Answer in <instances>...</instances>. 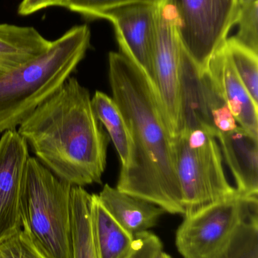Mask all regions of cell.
<instances>
[{
	"label": "cell",
	"mask_w": 258,
	"mask_h": 258,
	"mask_svg": "<svg viewBox=\"0 0 258 258\" xmlns=\"http://www.w3.org/2000/svg\"><path fill=\"white\" fill-rule=\"evenodd\" d=\"M109 77L112 98L132 141L130 160L121 167L117 189L183 216L174 138L151 81L118 52L109 53Z\"/></svg>",
	"instance_id": "1"
},
{
	"label": "cell",
	"mask_w": 258,
	"mask_h": 258,
	"mask_svg": "<svg viewBox=\"0 0 258 258\" xmlns=\"http://www.w3.org/2000/svg\"><path fill=\"white\" fill-rule=\"evenodd\" d=\"M17 131L36 159L61 180L81 187L101 183L109 138L89 90L77 79L69 77Z\"/></svg>",
	"instance_id": "2"
},
{
	"label": "cell",
	"mask_w": 258,
	"mask_h": 258,
	"mask_svg": "<svg viewBox=\"0 0 258 258\" xmlns=\"http://www.w3.org/2000/svg\"><path fill=\"white\" fill-rule=\"evenodd\" d=\"M90 37L86 24L74 26L46 51L0 78V133L18 128L62 87L84 58Z\"/></svg>",
	"instance_id": "3"
},
{
	"label": "cell",
	"mask_w": 258,
	"mask_h": 258,
	"mask_svg": "<svg viewBox=\"0 0 258 258\" xmlns=\"http://www.w3.org/2000/svg\"><path fill=\"white\" fill-rule=\"evenodd\" d=\"M71 187L29 157L20 198L21 227L48 258H71Z\"/></svg>",
	"instance_id": "4"
},
{
	"label": "cell",
	"mask_w": 258,
	"mask_h": 258,
	"mask_svg": "<svg viewBox=\"0 0 258 258\" xmlns=\"http://www.w3.org/2000/svg\"><path fill=\"white\" fill-rule=\"evenodd\" d=\"M216 139L213 132L203 128L182 132L174 138L184 218L239 194L226 177Z\"/></svg>",
	"instance_id": "5"
},
{
	"label": "cell",
	"mask_w": 258,
	"mask_h": 258,
	"mask_svg": "<svg viewBox=\"0 0 258 258\" xmlns=\"http://www.w3.org/2000/svg\"><path fill=\"white\" fill-rule=\"evenodd\" d=\"M182 46L201 71L234 25L239 0H168Z\"/></svg>",
	"instance_id": "6"
},
{
	"label": "cell",
	"mask_w": 258,
	"mask_h": 258,
	"mask_svg": "<svg viewBox=\"0 0 258 258\" xmlns=\"http://www.w3.org/2000/svg\"><path fill=\"white\" fill-rule=\"evenodd\" d=\"M257 197L237 195L184 218L176 233L183 258H214L239 222L257 206Z\"/></svg>",
	"instance_id": "7"
},
{
	"label": "cell",
	"mask_w": 258,
	"mask_h": 258,
	"mask_svg": "<svg viewBox=\"0 0 258 258\" xmlns=\"http://www.w3.org/2000/svg\"><path fill=\"white\" fill-rule=\"evenodd\" d=\"M182 48L174 12L167 0L156 6L152 86L173 138L180 125Z\"/></svg>",
	"instance_id": "8"
},
{
	"label": "cell",
	"mask_w": 258,
	"mask_h": 258,
	"mask_svg": "<svg viewBox=\"0 0 258 258\" xmlns=\"http://www.w3.org/2000/svg\"><path fill=\"white\" fill-rule=\"evenodd\" d=\"M156 6L147 3L126 5L105 12L100 18L112 23L121 54L142 71L151 84Z\"/></svg>",
	"instance_id": "9"
},
{
	"label": "cell",
	"mask_w": 258,
	"mask_h": 258,
	"mask_svg": "<svg viewBox=\"0 0 258 258\" xmlns=\"http://www.w3.org/2000/svg\"><path fill=\"white\" fill-rule=\"evenodd\" d=\"M224 104L226 103L207 69L200 70L184 48H182L180 125L177 135L186 131L203 128L213 132L217 138L218 132L214 127L213 114Z\"/></svg>",
	"instance_id": "10"
},
{
	"label": "cell",
	"mask_w": 258,
	"mask_h": 258,
	"mask_svg": "<svg viewBox=\"0 0 258 258\" xmlns=\"http://www.w3.org/2000/svg\"><path fill=\"white\" fill-rule=\"evenodd\" d=\"M29 157L18 131L5 132L0 138V239L22 229L20 198Z\"/></svg>",
	"instance_id": "11"
},
{
	"label": "cell",
	"mask_w": 258,
	"mask_h": 258,
	"mask_svg": "<svg viewBox=\"0 0 258 258\" xmlns=\"http://www.w3.org/2000/svg\"><path fill=\"white\" fill-rule=\"evenodd\" d=\"M206 69L237 123L258 138V104L235 71L224 43L212 54Z\"/></svg>",
	"instance_id": "12"
},
{
	"label": "cell",
	"mask_w": 258,
	"mask_h": 258,
	"mask_svg": "<svg viewBox=\"0 0 258 258\" xmlns=\"http://www.w3.org/2000/svg\"><path fill=\"white\" fill-rule=\"evenodd\" d=\"M217 139L236 183V190L245 197L258 194V138L240 126L218 134Z\"/></svg>",
	"instance_id": "13"
},
{
	"label": "cell",
	"mask_w": 258,
	"mask_h": 258,
	"mask_svg": "<svg viewBox=\"0 0 258 258\" xmlns=\"http://www.w3.org/2000/svg\"><path fill=\"white\" fill-rule=\"evenodd\" d=\"M98 197L111 216L133 237L154 227L165 213L156 205L109 184L105 185Z\"/></svg>",
	"instance_id": "14"
},
{
	"label": "cell",
	"mask_w": 258,
	"mask_h": 258,
	"mask_svg": "<svg viewBox=\"0 0 258 258\" xmlns=\"http://www.w3.org/2000/svg\"><path fill=\"white\" fill-rule=\"evenodd\" d=\"M51 42L34 27L0 24V78L46 51Z\"/></svg>",
	"instance_id": "15"
},
{
	"label": "cell",
	"mask_w": 258,
	"mask_h": 258,
	"mask_svg": "<svg viewBox=\"0 0 258 258\" xmlns=\"http://www.w3.org/2000/svg\"><path fill=\"white\" fill-rule=\"evenodd\" d=\"M91 227L98 258H127L134 238L123 229L101 204L97 194H92Z\"/></svg>",
	"instance_id": "16"
},
{
	"label": "cell",
	"mask_w": 258,
	"mask_h": 258,
	"mask_svg": "<svg viewBox=\"0 0 258 258\" xmlns=\"http://www.w3.org/2000/svg\"><path fill=\"white\" fill-rule=\"evenodd\" d=\"M92 194L84 187L71 190V258H98L91 227Z\"/></svg>",
	"instance_id": "17"
},
{
	"label": "cell",
	"mask_w": 258,
	"mask_h": 258,
	"mask_svg": "<svg viewBox=\"0 0 258 258\" xmlns=\"http://www.w3.org/2000/svg\"><path fill=\"white\" fill-rule=\"evenodd\" d=\"M92 104L100 123L107 130L121 159V167L130 160L132 141L124 116L113 98L104 92L96 91L92 98Z\"/></svg>",
	"instance_id": "18"
},
{
	"label": "cell",
	"mask_w": 258,
	"mask_h": 258,
	"mask_svg": "<svg viewBox=\"0 0 258 258\" xmlns=\"http://www.w3.org/2000/svg\"><path fill=\"white\" fill-rule=\"evenodd\" d=\"M214 258H258V205L235 227Z\"/></svg>",
	"instance_id": "19"
},
{
	"label": "cell",
	"mask_w": 258,
	"mask_h": 258,
	"mask_svg": "<svg viewBox=\"0 0 258 258\" xmlns=\"http://www.w3.org/2000/svg\"><path fill=\"white\" fill-rule=\"evenodd\" d=\"M224 47L241 81L258 104V54L242 46L233 37L226 39Z\"/></svg>",
	"instance_id": "20"
},
{
	"label": "cell",
	"mask_w": 258,
	"mask_h": 258,
	"mask_svg": "<svg viewBox=\"0 0 258 258\" xmlns=\"http://www.w3.org/2000/svg\"><path fill=\"white\" fill-rule=\"evenodd\" d=\"M234 24L238 25L234 40L258 54V0L238 7Z\"/></svg>",
	"instance_id": "21"
},
{
	"label": "cell",
	"mask_w": 258,
	"mask_h": 258,
	"mask_svg": "<svg viewBox=\"0 0 258 258\" xmlns=\"http://www.w3.org/2000/svg\"><path fill=\"white\" fill-rule=\"evenodd\" d=\"M167 0H68L65 9L89 19H100L101 15L111 9L126 5L147 3L158 5Z\"/></svg>",
	"instance_id": "22"
},
{
	"label": "cell",
	"mask_w": 258,
	"mask_h": 258,
	"mask_svg": "<svg viewBox=\"0 0 258 258\" xmlns=\"http://www.w3.org/2000/svg\"><path fill=\"white\" fill-rule=\"evenodd\" d=\"M0 258H48L23 229L0 239Z\"/></svg>",
	"instance_id": "23"
},
{
	"label": "cell",
	"mask_w": 258,
	"mask_h": 258,
	"mask_svg": "<svg viewBox=\"0 0 258 258\" xmlns=\"http://www.w3.org/2000/svg\"><path fill=\"white\" fill-rule=\"evenodd\" d=\"M163 249L162 241L154 233L143 232L136 235L127 258H156Z\"/></svg>",
	"instance_id": "24"
},
{
	"label": "cell",
	"mask_w": 258,
	"mask_h": 258,
	"mask_svg": "<svg viewBox=\"0 0 258 258\" xmlns=\"http://www.w3.org/2000/svg\"><path fill=\"white\" fill-rule=\"evenodd\" d=\"M68 0H22L18 6V13L28 16L42 9L51 7H65Z\"/></svg>",
	"instance_id": "25"
},
{
	"label": "cell",
	"mask_w": 258,
	"mask_h": 258,
	"mask_svg": "<svg viewBox=\"0 0 258 258\" xmlns=\"http://www.w3.org/2000/svg\"><path fill=\"white\" fill-rule=\"evenodd\" d=\"M213 124L219 133L230 132L237 128V122L227 104L218 107L213 114Z\"/></svg>",
	"instance_id": "26"
},
{
	"label": "cell",
	"mask_w": 258,
	"mask_h": 258,
	"mask_svg": "<svg viewBox=\"0 0 258 258\" xmlns=\"http://www.w3.org/2000/svg\"><path fill=\"white\" fill-rule=\"evenodd\" d=\"M254 0H239V6H243L252 3Z\"/></svg>",
	"instance_id": "27"
},
{
	"label": "cell",
	"mask_w": 258,
	"mask_h": 258,
	"mask_svg": "<svg viewBox=\"0 0 258 258\" xmlns=\"http://www.w3.org/2000/svg\"><path fill=\"white\" fill-rule=\"evenodd\" d=\"M156 258H172L171 256H170L169 254H167V253L164 252L163 251L157 256Z\"/></svg>",
	"instance_id": "28"
}]
</instances>
